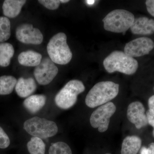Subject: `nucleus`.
Masks as SVG:
<instances>
[{"label":"nucleus","mask_w":154,"mask_h":154,"mask_svg":"<svg viewBox=\"0 0 154 154\" xmlns=\"http://www.w3.org/2000/svg\"><path fill=\"white\" fill-rule=\"evenodd\" d=\"M119 91V85L110 81L97 83L88 92L85 103L90 108L104 105L114 99Z\"/></svg>","instance_id":"f257e3e1"},{"label":"nucleus","mask_w":154,"mask_h":154,"mask_svg":"<svg viewBox=\"0 0 154 154\" xmlns=\"http://www.w3.org/2000/svg\"><path fill=\"white\" fill-rule=\"evenodd\" d=\"M103 65L109 73L119 72L128 75L134 74L138 67L136 60L119 51H113L105 58Z\"/></svg>","instance_id":"f03ea898"},{"label":"nucleus","mask_w":154,"mask_h":154,"mask_svg":"<svg viewBox=\"0 0 154 154\" xmlns=\"http://www.w3.org/2000/svg\"><path fill=\"white\" fill-rule=\"evenodd\" d=\"M47 49L50 58L58 64H67L72 57L71 51L67 43L66 35L62 32L57 33L51 38Z\"/></svg>","instance_id":"7ed1b4c3"},{"label":"nucleus","mask_w":154,"mask_h":154,"mask_svg":"<svg viewBox=\"0 0 154 154\" xmlns=\"http://www.w3.org/2000/svg\"><path fill=\"white\" fill-rule=\"evenodd\" d=\"M135 19L132 13L122 9H116L110 12L103 19L105 30L113 33L125 34L130 28Z\"/></svg>","instance_id":"20e7f679"},{"label":"nucleus","mask_w":154,"mask_h":154,"mask_svg":"<svg viewBox=\"0 0 154 154\" xmlns=\"http://www.w3.org/2000/svg\"><path fill=\"white\" fill-rule=\"evenodd\" d=\"M82 82L78 80H71L55 96V104L61 109L66 110L75 104L79 94L85 91Z\"/></svg>","instance_id":"39448f33"},{"label":"nucleus","mask_w":154,"mask_h":154,"mask_svg":"<svg viewBox=\"0 0 154 154\" xmlns=\"http://www.w3.org/2000/svg\"><path fill=\"white\" fill-rule=\"evenodd\" d=\"M24 128L29 134L41 139L52 137L58 132V127L55 122L37 116L26 120Z\"/></svg>","instance_id":"423d86ee"},{"label":"nucleus","mask_w":154,"mask_h":154,"mask_svg":"<svg viewBox=\"0 0 154 154\" xmlns=\"http://www.w3.org/2000/svg\"><path fill=\"white\" fill-rule=\"evenodd\" d=\"M116 107L112 102H107L94 110L90 117V123L93 128H98L100 132L108 129L110 118L115 113Z\"/></svg>","instance_id":"0eeeda50"},{"label":"nucleus","mask_w":154,"mask_h":154,"mask_svg":"<svg viewBox=\"0 0 154 154\" xmlns=\"http://www.w3.org/2000/svg\"><path fill=\"white\" fill-rule=\"evenodd\" d=\"M58 72V69L54 63L50 58L45 57L35 68L34 75L39 85H45L52 82Z\"/></svg>","instance_id":"6e6552de"},{"label":"nucleus","mask_w":154,"mask_h":154,"mask_svg":"<svg viewBox=\"0 0 154 154\" xmlns=\"http://www.w3.org/2000/svg\"><path fill=\"white\" fill-rule=\"evenodd\" d=\"M154 48V42L146 37H139L125 45L124 52L132 57H139L149 53Z\"/></svg>","instance_id":"1a4fd4ad"},{"label":"nucleus","mask_w":154,"mask_h":154,"mask_svg":"<svg viewBox=\"0 0 154 154\" xmlns=\"http://www.w3.org/2000/svg\"><path fill=\"white\" fill-rule=\"evenodd\" d=\"M16 37L19 41L27 44L39 45L43 41V36L41 31L33 28L31 24H22L16 30Z\"/></svg>","instance_id":"9d476101"},{"label":"nucleus","mask_w":154,"mask_h":154,"mask_svg":"<svg viewBox=\"0 0 154 154\" xmlns=\"http://www.w3.org/2000/svg\"><path fill=\"white\" fill-rule=\"evenodd\" d=\"M145 111V108L141 102L136 101L128 105L127 117L130 122L134 124L137 129H140L148 124Z\"/></svg>","instance_id":"9b49d317"},{"label":"nucleus","mask_w":154,"mask_h":154,"mask_svg":"<svg viewBox=\"0 0 154 154\" xmlns=\"http://www.w3.org/2000/svg\"><path fill=\"white\" fill-rule=\"evenodd\" d=\"M130 29L131 32L136 35L153 34L154 33V19L144 17L135 19Z\"/></svg>","instance_id":"f8f14e48"},{"label":"nucleus","mask_w":154,"mask_h":154,"mask_svg":"<svg viewBox=\"0 0 154 154\" xmlns=\"http://www.w3.org/2000/svg\"><path fill=\"white\" fill-rule=\"evenodd\" d=\"M37 86L32 78H19L17 81L15 90L17 95L21 98H26L33 94L36 91Z\"/></svg>","instance_id":"ddd939ff"},{"label":"nucleus","mask_w":154,"mask_h":154,"mask_svg":"<svg viewBox=\"0 0 154 154\" xmlns=\"http://www.w3.org/2000/svg\"><path fill=\"white\" fill-rule=\"evenodd\" d=\"M46 101V97L44 95H32L25 99L23 105L29 112L34 114L44 107Z\"/></svg>","instance_id":"4468645a"},{"label":"nucleus","mask_w":154,"mask_h":154,"mask_svg":"<svg viewBox=\"0 0 154 154\" xmlns=\"http://www.w3.org/2000/svg\"><path fill=\"white\" fill-rule=\"evenodd\" d=\"M141 145L140 137L137 136H128L122 142L121 154H137Z\"/></svg>","instance_id":"2eb2a0df"},{"label":"nucleus","mask_w":154,"mask_h":154,"mask_svg":"<svg viewBox=\"0 0 154 154\" xmlns=\"http://www.w3.org/2000/svg\"><path fill=\"white\" fill-rule=\"evenodd\" d=\"M26 2L25 0H6L2 6L4 15L9 18H15L20 14Z\"/></svg>","instance_id":"dca6fc26"},{"label":"nucleus","mask_w":154,"mask_h":154,"mask_svg":"<svg viewBox=\"0 0 154 154\" xmlns=\"http://www.w3.org/2000/svg\"><path fill=\"white\" fill-rule=\"evenodd\" d=\"M42 59L40 54L32 50L23 51L18 56V61L20 64L25 66H37Z\"/></svg>","instance_id":"f3484780"},{"label":"nucleus","mask_w":154,"mask_h":154,"mask_svg":"<svg viewBox=\"0 0 154 154\" xmlns=\"http://www.w3.org/2000/svg\"><path fill=\"white\" fill-rule=\"evenodd\" d=\"M14 54L13 45L9 43H0V66H8Z\"/></svg>","instance_id":"a211bd4d"},{"label":"nucleus","mask_w":154,"mask_h":154,"mask_svg":"<svg viewBox=\"0 0 154 154\" xmlns=\"http://www.w3.org/2000/svg\"><path fill=\"white\" fill-rule=\"evenodd\" d=\"M17 80L12 76L4 75L0 77V95L11 94L16 87Z\"/></svg>","instance_id":"6ab92c4d"},{"label":"nucleus","mask_w":154,"mask_h":154,"mask_svg":"<svg viewBox=\"0 0 154 154\" xmlns=\"http://www.w3.org/2000/svg\"><path fill=\"white\" fill-rule=\"evenodd\" d=\"M27 148L30 154H45V144L39 138H31L27 143Z\"/></svg>","instance_id":"aec40b11"},{"label":"nucleus","mask_w":154,"mask_h":154,"mask_svg":"<svg viewBox=\"0 0 154 154\" xmlns=\"http://www.w3.org/2000/svg\"><path fill=\"white\" fill-rule=\"evenodd\" d=\"M11 24L6 17H0V42L7 41L11 36Z\"/></svg>","instance_id":"412c9836"},{"label":"nucleus","mask_w":154,"mask_h":154,"mask_svg":"<svg viewBox=\"0 0 154 154\" xmlns=\"http://www.w3.org/2000/svg\"><path fill=\"white\" fill-rule=\"evenodd\" d=\"M49 154H72L68 145L63 142L52 143L50 147Z\"/></svg>","instance_id":"4be33fe9"},{"label":"nucleus","mask_w":154,"mask_h":154,"mask_svg":"<svg viewBox=\"0 0 154 154\" xmlns=\"http://www.w3.org/2000/svg\"><path fill=\"white\" fill-rule=\"evenodd\" d=\"M38 2L46 8L50 10L57 9L60 3L59 0H39Z\"/></svg>","instance_id":"5701e85b"},{"label":"nucleus","mask_w":154,"mask_h":154,"mask_svg":"<svg viewBox=\"0 0 154 154\" xmlns=\"http://www.w3.org/2000/svg\"><path fill=\"white\" fill-rule=\"evenodd\" d=\"M10 144V140L9 137L3 128L0 127V148H7Z\"/></svg>","instance_id":"b1692460"},{"label":"nucleus","mask_w":154,"mask_h":154,"mask_svg":"<svg viewBox=\"0 0 154 154\" xmlns=\"http://www.w3.org/2000/svg\"><path fill=\"white\" fill-rule=\"evenodd\" d=\"M140 154H154V143H150L148 148L142 147L140 149Z\"/></svg>","instance_id":"393cba45"},{"label":"nucleus","mask_w":154,"mask_h":154,"mask_svg":"<svg viewBox=\"0 0 154 154\" xmlns=\"http://www.w3.org/2000/svg\"><path fill=\"white\" fill-rule=\"evenodd\" d=\"M147 117L148 124L153 128V135L154 137V113L152 110L149 109L146 113Z\"/></svg>","instance_id":"a878e982"},{"label":"nucleus","mask_w":154,"mask_h":154,"mask_svg":"<svg viewBox=\"0 0 154 154\" xmlns=\"http://www.w3.org/2000/svg\"><path fill=\"white\" fill-rule=\"evenodd\" d=\"M146 5L149 14L154 17V0H147L146 1Z\"/></svg>","instance_id":"bb28decb"},{"label":"nucleus","mask_w":154,"mask_h":154,"mask_svg":"<svg viewBox=\"0 0 154 154\" xmlns=\"http://www.w3.org/2000/svg\"><path fill=\"white\" fill-rule=\"evenodd\" d=\"M149 109L152 110L154 113V95L151 96L148 100Z\"/></svg>","instance_id":"cd10ccee"},{"label":"nucleus","mask_w":154,"mask_h":154,"mask_svg":"<svg viewBox=\"0 0 154 154\" xmlns=\"http://www.w3.org/2000/svg\"><path fill=\"white\" fill-rule=\"evenodd\" d=\"M60 2L61 3H66L69 2V0H60Z\"/></svg>","instance_id":"c85d7f7f"},{"label":"nucleus","mask_w":154,"mask_h":154,"mask_svg":"<svg viewBox=\"0 0 154 154\" xmlns=\"http://www.w3.org/2000/svg\"><path fill=\"white\" fill-rule=\"evenodd\" d=\"M86 2H87V3H88L89 5H91V4L92 5V4H93V3H94V1H87Z\"/></svg>","instance_id":"c756f323"},{"label":"nucleus","mask_w":154,"mask_h":154,"mask_svg":"<svg viewBox=\"0 0 154 154\" xmlns=\"http://www.w3.org/2000/svg\"><path fill=\"white\" fill-rule=\"evenodd\" d=\"M111 154L109 153H106V154Z\"/></svg>","instance_id":"7c9ffc66"},{"label":"nucleus","mask_w":154,"mask_h":154,"mask_svg":"<svg viewBox=\"0 0 154 154\" xmlns=\"http://www.w3.org/2000/svg\"><path fill=\"white\" fill-rule=\"evenodd\" d=\"M153 89H154V88H153Z\"/></svg>","instance_id":"2f4dec72"}]
</instances>
